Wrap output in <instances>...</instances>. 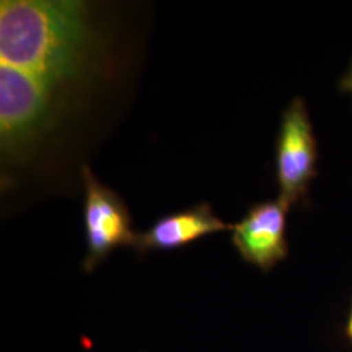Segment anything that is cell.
Segmentation results:
<instances>
[{"mask_svg": "<svg viewBox=\"0 0 352 352\" xmlns=\"http://www.w3.org/2000/svg\"><path fill=\"white\" fill-rule=\"evenodd\" d=\"M340 89L344 93H352V62L347 72L340 78Z\"/></svg>", "mask_w": 352, "mask_h": 352, "instance_id": "cell-7", "label": "cell"}, {"mask_svg": "<svg viewBox=\"0 0 352 352\" xmlns=\"http://www.w3.org/2000/svg\"><path fill=\"white\" fill-rule=\"evenodd\" d=\"M289 210V206L279 199L258 202L232 225L231 243L247 264L269 272L287 258Z\"/></svg>", "mask_w": 352, "mask_h": 352, "instance_id": "cell-5", "label": "cell"}, {"mask_svg": "<svg viewBox=\"0 0 352 352\" xmlns=\"http://www.w3.org/2000/svg\"><path fill=\"white\" fill-rule=\"evenodd\" d=\"M318 145L307 104L294 98L280 119L276 144L278 199L289 209L307 202L311 183L317 176Z\"/></svg>", "mask_w": 352, "mask_h": 352, "instance_id": "cell-3", "label": "cell"}, {"mask_svg": "<svg viewBox=\"0 0 352 352\" xmlns=\"http://www.w3.org/2000/svg\"><path fill=\"white\" fill-rule=\"evenodd\" d=\"M228 230H232V225L217 217L208 202H200L188 209L164 215L146 231L138 232L133 248L139 253L175 251Z\"/></svg>", "mask_w": 352, "mask_h": 352, "instance_id": "cell-6", "label": "cell"}, {"mask_svg": "<svg viewBox=\"0 0 352 352\" xmlns=\"http://www.w3.org/2000/svg\"><path fill=\"white\" fill-rule=\"evenodd\" d=\"M98 49L100 38L84 1H0V64L60 90L96 69Z\"/></svg>", "mask_w": 352, "mask_h": 352, "instance_id": "cell-1", "label": "cell"}, {"mask_svg": "<svg viewBox=\"0 0 352 352\" xmlns=\"http://www.w3.org/2000/svg\"><path fill=\"white\" fill-rule=\"evenodd\" d=\"M58 93L45 80L0 64V151L3 161L25 158L58 120Z\"/></svg>", "mask_w": 352, "mask_h": 352, "instance_id": "cell-2", "label": "cell"}, {"mask_svg": "<svg viewBox=\"0 0 352 352\" xmlns=\"http://www.w3.org/2000/svg\"><path fill=\"white\" fill-rule=\"evenodd\" d=\"M85 186L84 227L87 256L82 269L91 273L103 260L120 247H133L136 234L132 218L120 196L101 183L90 170L82 166Z\"/></svg>", "mask_w": 352, "mask_h": 352, "instance_id": "cell-4", "label": "cell"}, {"mask_svg": "<svg viewBox=\"0 0 352 352\" xmlns=\"http://www.w3.org/2000/svg\"><path fill=\"white\" fill-rule=\"evenodd\" d=\"M343 333H344V337H346L347 340H349V342L352 344V302L351 307H350V312H349V316H347V321H346V325H344V330H343Z\"/></svg>", "mask_w": 352, "mask_h": 352, "instance_id": "cell-8", "label": "cell"}]
</instances>
